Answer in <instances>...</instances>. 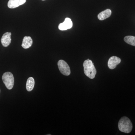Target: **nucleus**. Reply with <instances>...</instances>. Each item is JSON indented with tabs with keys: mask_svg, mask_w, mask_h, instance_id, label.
Instances as JSON below:
<instances>
[{
	"mask_svg": "<svg viewBox=\"0 0 135 135\" xmlns=\"http://www.w3.org/2000/svg\"><path fill=\"white\" fill-rule=\"evenodd\" d=\"M26 0H9L8 6L9 8L13 9L23 5L26 2Z\"/></svg>",
	"mask_w": 135,
	"mask_h": 135,
	"instance_id": "obj_8",
	"label": "nucleus"
},
{
	"mask_svg": "<svg viewBox=\"0 0 135 135\" xmlns=\"http://www.w3.org/2000/svg\"><path fill=\"white\" fill-rule=\"evenodd\" d=\"M11 33L9 32L3 35L1 39V42L3 47H7L9 46L11 41Z\"/></svg>",
	"mask_w": 135,
	"mask_h": 135,
	"instance_id": "obj_7",
	"label": "nucleus"
},
{
	"mask_svg": "<svg viewBox=\"0 0 135 135\" xmlns=\"http://www.w3.org/2000/svg\"><path fill=\"white\" fill-rule=\"evenodd\" d=\"M42 1H45V0H42Z\"/></svg>",
	"mask_w": 135,
	"mask_h": 135,
	"instance_id": "obj_13",
	"label": "nucleus"
},
{
	"mask_svg": "<svg viewBox=\"0 0 135 135\" xmlns=\"http://www.w3.org/2000/svg\"><path fill=\"white\" fill-rule=\"evenodd\" d=\"M112 15V11L110 9H107L102 11L98 15V17L100 20H103L110 16Z\"/></svg>",
	"mask_w": 135,
	"mask_h": 135,
	"instance_id": "obj_10",
	"label": "nucleus"
},
{
	"mask_svg": "<svg viewBox=\"0 0 135 135\" xmlns=\"http://www.w3.org/2000/svg\"><path fill=\"white\" fill-rule=\"evenodd\" d=\"M35 85V80L33 77H30L27 81L26 88L29 92L32 91Z\"/></svg>",
	"mask_w": 135,
	"mask_h": 135,
	"instance_id": "obj_11",
	"label": "nucleus"
},
{
	"mask_svg": "<svg viewBox=\"0 0 135 135\" xmlns=\"http://www.w3.org/2000/svg\"><path fill=\"white\" fill-rule=\"evenodd\" d=\"M33 44V40L30 36H25L23 39L22 46L25 49H27L31 47Z\"/></svg>",
	"mask_w": 135,
	"mask_h": 135,
	"instance_id": "obj_9",
	"label": "nucleus"
},
{
	"mask_svg": "<svg viewBox=\"0 0 135 135\" xmlns=\"http://www.w3.org/2000/svg\"><path fill=\"white\" fill-rule=\"evenodd\" d=\"M2 80L8 89H12L14 86L15 79L13 74L11 73L8 72L4 73L2 75Z\"/></svg>",
	"mask_w": 135,
	"mask_h": 135,
	"instance_id": "obj_3",
	"label": "nucleus"
},
{
	"mask_svg": "<svg viewBox=\"0 0 135 135\" xmlns=\"http://www.w3.org/2000/svg\"><path fill=\"white\" fill-rule=\"evenodd\" d=\"M85 75L90 79H94L97 74V70L92 60L88 59L83 64Z\"/></svg>",
	"mask_w": 135,
	"mask_h": 135,
	"instance_id": "obj_1",
	"label": "nucleus"
},
{
	"mask_svg": "<svg viewBox=\"0 0 135 135\" xmlns=\"http://www.w3.org/2000/svg\"><path fill=\"white\" fill-rule=\"evenodd\" d=\"M121 62L120 59L115 56H113L109 59L108 62V66L111 70L116 68V66Z\"/></svg>",
	"mask_w": 135,
	"mask_h": 135,
	"instance_id": "obj_6",
	"label": "nucleus"
},
{
	"mask_svg": "<svg viewBox=\"0 0 135 135\" xmlns=\"http://www.w3.org/2000/svg\"><path fill=\"white\" fill-rule=\"evenodd\" d=\"M71 20L69 18H66L64 22L61 23L58 26L59 29L61 31H65L72 28L73 25Z\"/></svg>",
	"mask_w": 135,
	"mask_h": 135,
	"instance_id": "obj_5",
	"label": "nucleus"
},
{
	"mask_svg": "<svg viewBox=\"0 0 135 135\" xmlns=\"http://www.w3.org/2000/svg\"><path fill=\"white\" fill-rule=\"evenodd\" d=\"M124 41L126 43L134 46H135V36H126L124 38Z\"/></svg>",
	"mask_w": 135,
	"mask_h": 135,
	"instance_id": "obj_12",
	"label": "nucleus"
},
{
	"mask_svg": "<svg viewBox=\"0 0 135 135\" xmlns=\"http://www.w3.org/2000/svg\"><path fill=\"white\" fill-rule=\"evenodd\" d=\"M118 128L121 132L129 133L131 132L133 129V125L130 120L127 117H122L118 123Z\"/></svg>",
	"mask_w": 135,
	"mask_h": 135,
	"instance_id": "obj_2",
	"label": "nucleus"
},
{
	"mask_svg": "<svg viewBox=\"0 0 135 135\" xmlns=\"http://www.w3.org/2000/svg\"><path fill=\"white\" fill-rule=\"evenodd\" d=\"M0 92H1V90H0Z\"/></svg>",
	"mask_w": 135,
	"mask_h": 135,
	"instance_id": "obj_14",
	"label": "nucleus"
},
{
	"mask_svg": "<svg viewBox=\"0 0 135 135\" xmlns=\"http://www.w3.org/2000/svg\"><path fill=\"white\" fill-rule=\"evenodd\" d=\"M59 69L60 73L64 75L68 76L71 74L70 66L67 63L63 60H60L57 63Z\"/></svg>",
	"mask_w": 135,
	"mask_h": 135,
	"instance_id": "obj_4",
	"label": "nucleus"
}]
</instances>
